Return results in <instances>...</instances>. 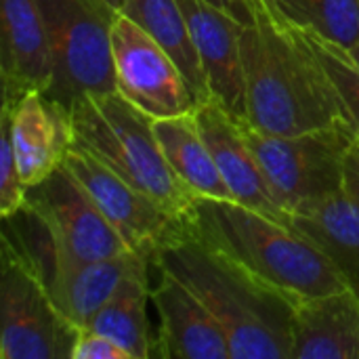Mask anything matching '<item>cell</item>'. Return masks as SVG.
<instances>
[{
	"mask_svg": "<svg viewBox=\"0 0 359 359\" xmlns=\"http://www.w3.org/2000/svg\"><path fill=\"white\" fill-rule=\"evenodd\" d=\"M273 198L286 215L343 189L345 154L358 135L349 122L294 135L265 133L238 118Z\"/></svg>",
	"mask_w": 359,
	"mask_h": 359,
	"instance_id": "8992f818",
	"label": "cell"
},
{
	"mask_svg": "<svg viewBox=\"0 0 359 359\" xmlns=\"http://www.w3.org/2000/svg\"><path fill=\"white\" fill-rule=\"evenodd\" d=\"M154 267L170 271L202 299L227 337L231 359H290L297 303L198 240L187 223L158 250Z\"/></svg>",
	"mask_w": 359,
	"mask_h": 359,
	"instance_id": "6da1fadb",
	"label": "cell"
},
{
	"mask_svg": "<svg viewBox=\"0 0 359 359\" xmlns=\"http://www.w3.org/2000/svg\"><path fill=\"white\" fill-rule=\"evenodd\" d=\"M0 263V359H72L80 328L6 240Z\"/></svg>",
	"mask_w": 359,
	"mask_h": 359,
	"instance_id": "52a82bcc",
	"label": "cell"
},
{
	"mask_svg": "<svg viewBox=\"0 0 359 359\" xmlns=\"http://www.w3.org/2000/svg\"><path fill=\"white\" fill-rule=\"evenodd\" d=\"M343 189L359 204V133L353 137L347 154H345V170H343Z\"/></svg>",
	"mask_w": 359,
	"mask_h": 359,
	"instance_id": "484cf974",
	"label": "cell"
},
{
	"mask_svg": "<svg viewBox=\"0 0 359 359\" xmlns=\"http://www.w3.org/2000/svg\"><path fill=\"white\" fill-rule=\"evenodd\" d=\"M116 90L151 118L194 111L200 103L168 50L118 13L111 27Z\"/></svg>",
	"mask_w": 359,
	"mask_h": 359,
	"instance_id": "9c48e42d",
	"label": "cell"
},
{
	"mask_svg": "<svg viewBox=\"0 0 359 359\" xmlns=\"http://www.w3.org/2000/svg\"><path fill=\"white\" fill-rule=\"evenodd\" d=\"M290 359H359V297L353 290L309 297L294 305Z\"/></svg>",
	"mask_w": 359,
	"mask_h": 359,
	"instance_id": "2e32d148",
	"label": "cell"
},
{
	"mask_svg": "<svg viewBox=\"0 0 359 359\" xmlns=\"http://www.w3.org/2000/svg\"><path fill=\"white\" fill-rule=\"evenodd\" d=\"M187 229L294 303L347 288L328 259L286 221L236 200L196 196Z\"/></svg>",
	"mask_w": 359,
	"mask_h": 359,
	"instance_id": "3957f363",
	"label": "cell"
},
{
	"mask_svg": "<svg viewBox=\"0 0 359 359\" xmlns=\"http://www.w3.org/2000/svg\"><path fill=\"white\" fill-rule=\"evenodd\" d=\"M0 122L6 124L15 162L25 187L53 175L72 147L69 111L46 93H25L15 103H2Z\"/></svg>",
	"mask_w": 359,
	"mask_h": 359,
	"instance_id": "4fadbf2b",
	"label": "cell"
},
{
	"mask_svg": "<svg viewBox=\"0 0 359 359\" xmlns=\"http://www.w3.org/2000/svg\"><path fill=\"white\" fill-rule=\"evenodd\" d=\"M0 217H13L25 206V196L27 187L21 181L17 162H15V151L11 143V135L4 122H0Z\"/></svg>",
	"mask_w": 359,
	"mask_h": 359,
	"instance_id": "cb8c5ba5",
	"label": "cell"
},
{
	"mask_svg": "<svg viewBox=\"0 0 359 359\" xmlns=\"http://www.w3.org/2000/svg\"><path fill=\"white\" fill-rule=\"evenodd\" d=\"M63 166L88 191L126 246L151 259V263L158 250L170 242L185 223V217L168 212L147 194L133 187L109 166L80 147H69Z\"/></svg>",
	"mask_w": 359,
	"mask_h": 359,
	"instance_id": "30bf717a",
	"label": "cell"
},
{
	"mask_svg": "<svg viewBox=\"0 0 359 359\" xmlns=\"http://www.w3.org/2000/svg\"><path fill=\"white\" fill-rule=\"evenodd\" d=\"M72 147L109 166L139 191L177 217L191 208L194 194L175 175L154 133V118L118 90L86 95L69 107Z\"/></svg>",
	"mask_w": 359,
	"mask_h": 359,
	"instance_id": "277c9868",
	"label": "cell"
},
{
	"mask_svg": "<svg viewBox=\"0 0 359 359\" xmlns=\"http://www.w3.org/2000/svg\"><path fill=\"white\" fill-rule=\"evenodd\" d=\"M72 359H130V355L111 339L88 328H80Z\"/></svg>",
	"mask_w": 359,
	"mask_h": 359,
	"instance_id": "d4e9b609",
	"label": "cell"
},
{
	"mask_svg": "<svg viewBox=\"0 0 359 359\" xmlns=\"http://www.w3.org/2000/svg\"><path fill=\"white\" fill-rule=\"evenodd\" d=\"M286 21L292 34L297 36V40L313 59L339 111L359 133V65L355 63L353 55L345 46L290 21L288 17Z\"/></svg>",
	"mask_w": 359,
	"mask_h": 359,
	"instance_id": "7402d4cb",
	"label": "cell"
},
{
	"mask_svg": "<svg viewBox=\"0 0 359 359\" xmlns=\"http://www.w3.org/2000/svg\"><path fill=\"white\" fill-rule=\"evenodd\" d=\"M154 133L170 168L194 196L233 200L202 135L196 109L179 116L154 118Z\"/></svg>",
	"mask_w": 359,
	"mask_h": 359,
	"instance_id": "d6986e66",
	"label": "cell"
},
{
	"mask_svg": "<svg viewBox=\"0 0 359 359\" xmlns=\"http://www.w3.org/2000/svg\"><path fill=\"white\" fill-rule=\"evenodd\" d=\"M206 76L208 101L246 120V80L242 61L244 21L206 0H179Z\"/></svg>",
	"mask_w": 359,
	"mask_h": 359,
	"instance_id": "7c38bea8",
	"label": "cell"
},
{
	"mask_svg": "<svg viewBox=\"0 0 359 359\" xmlns=\"http://www.w3.org/2000/svg\"><path fill=\"white\" fill-rule=\"evenodd\" d=\"M103 2H107L111 8H116V11H120L122 8V4H124V0H103Z\"/></svg>",
	"mask_w": 359,
	"mask_h": 359,
	"instance_id": "83f0119b",
	"label": "cell"
},
{
	"mask_svg": "<svg viewBox=\"0 0 359 359\" xmlns=\"http://www.w3.org/2000/svg\"><path fill=\"white\" fill-rule=\"evenodd\" d=\"M151 263L126 276L116 292L88 322V330L99 332L120 345L130 359L151 358L154 334L147 320V303L151 299Z\"/></svg>",
	"mask_w": 359,
	"mask_h": 359,
	"instance_id": "ffe728a7",
	"label": "cell"
},
{
	"mask_svg": "<svg viewBox=\"0 0 359 359\" xmlns=\"http://www.w3.org/2000/svg\"><path fill=\"white\" fill-rule=\"evenodd\" d=\"M196 116L217 168L233 200L288 223V215L273 198L265 172L242 133L240 120L217 101L200 103L196 107Z\"/></svg>",
	"mask_w": 359,
	"mask_h": 359,
	"instance_id": "5bb4252c",
	"label": "cell"
},
{
	"mask_svg": "<svg viewBox=\"0 0 359 359\" xmlns=\"http://www.w3.org/2000/svg\"><path fill=\"white\" fill-rule=\"evenodd\" d=\"M210 4H215L217 8L238 17L240 21H246L248 19V2L246 0H206Z\"/></svg>",
	"mask_w": 359,
	"mask_h": 359,
	"instance_id": "4316f807",
	"label": "cell"
},
{
	"mask_svg": "<svg viewBox=\"0 0 359 359\" xmlns=\"http://www.w3.org/2000/svg\"><path fill=\"white\" fill-rule=\"evenodd\" d=\"M349 53L353 55V59H355V63H358V65H359V40H358V44H355V46H353V48H351Z\"/></svg>",
	"mask_w": 359,
	"mask_h": 359,
	"instance_id": "f1b7e54d",
	"label": "cell"
},
{
	"mask_svg": "<svg viewBox=\"0 0 359 359\" xmlns=\"http://www.w3.org/2000/svg\"><path fill=\"white\" fill-rule=\"evenodd\" d=\"M120 13L139 23L177 61L198 103L208 101L206 76L179 0H124Z\"/></svg>",
	"mask_w": 359,
	"mask_h": 359,
	"instance_id": "44dd1931",
	"label": "cell"
},
{
	"mask_svg": "<svg viewBox=\"0 0 359 359\" xmlns=\"http://www.w3.org/2000/svg\"><path fill=\"white\" fill-rule=\"evenodd\" d=\"M25 206L44 223L55 259L99 261L130 250L63 164L44 181L27 187Z\"/></svg>",
	"mask_w": 359,
	"mask_h": 359,
	"instance_id": "ba28073f",
	"label": "cell"
},
{
	"mask_svg": "<svg viewBox=\"0 0 359 359\" xmlns=\"http://www.w3.org/2000/svg\"><path fill=\"white\" fill-rule=\"evenodd\" d=\"M154 269L158 282L151 286V303L160 326L154 334L151 358L231 359L227 337L202 299L170 271Z\"/></svg>",
	"mask_w": 359,
	"mask_h": 359,
	"instance_id": "8fae6325",
	"label": "cell"
},
{
	"mask_svg": "<svg viewBox=\"0 0 359 359\" xmlns=\"http://www.w3.org/2000/svg\"><path fill=\"white\" fill-rule=\"evenodd\" d=\"M2 103L50 86V46L38 0H0Z\"/></svg>",
	"mask_w": 359,
	"mask_h": 359,
	"instance_id": "9a60e30c",
	"label": "cell"
},
{
	"mask_svg": "<svg viewBox=\"0 0 359 359\" xmlns=\"http://www.w3.org/2000/svg\"><path fill=\"white\" fill-rule=\"evenodd\" d=\"M147 263H151V259L135 250L99 261L55 259L42 273V282L57 307L78 328H86L93 316L116 292L120 282Z\"/></svg>",
	"mask_w": 359,
	"mask_h": 359,
	"instance_id": "e0dca14e",
	"label": "cell"
},
{
	"mask_svg": "<svg viewBox=\"0 0 359 359\" xmlns=\"http://www.w3.org/2000/svg\"><path fill=\"white\" fill-rule=\"evenodd\" d=\"M48 46L46 95L69 107L86 95L116 90L111 27L120 11L103 0H38Z\"/></svg>",
	"mask_w": 359,
	"mask_h": 359,
	"instance_id": "5b68a950",
	"label": "cell"
},
{
	"mask_svg": "<svg viewBox=\"0 0 359 359\" xmlns=\"http://www.w3.org/2000/svg\"><path fill=\"white\" fill-rule=\"evenodd\" d=\"M242 29L246 120L265 133L294 135L343 122L313 59L273 0H246ZM347 122V120H345Z\"/></svg>",
	"mask_w": 359,
	"mask_h": 359,
	"instance_id": "7a4b0ae2",
	"label": "cell"
},
{
	"mask_svg": "<svg viewBox=\"0 0 359 359\" xmlns=\"http://www.w3.org/2000/svg\"><path fill=\"white\" fill-rule=\"evenodd\" d=\"M294 23L351 50L359 40V0H273Z\"/></svg>",
	"mask_w": 359,
	"mask_h": 359,
	"instance_id": "603a6c76",
	"label": "cell"
},
{
	"mask_svg": "<svg viewBox=\"0 0 359 359\" xmlns=\"http://www.w3.org/2000/svg\"><path fill=\"white\" fill-rule=\"evenodd\" d=\"M288 225L309 240L359 297V204L345 189L288 215Z\"/></svg>",
	"mask_w": 359,
	"mask_h": 359,
	"instance_id": "ac0fdd59",
	"label": "cell"
}]
</instances>
